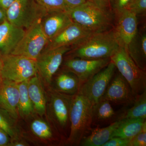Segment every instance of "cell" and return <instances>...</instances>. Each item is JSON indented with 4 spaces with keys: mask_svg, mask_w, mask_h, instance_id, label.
Returning a JSON list of instances; mask_svg holds the SVG:
<instances>
[{
    "mask_svg": "<svg viewBox=\"0 0 146 146\" xmlns=\"http://www.w3.org/2000/svg\"><path fill=\"white\" fill-rule=\"evenodd\" d=\"M113 28L90 35L71 47L64 56L89 60L110 58L120 46Z\"/></svg>",
    "mask_w": 146,
    "mask_h": 146,
    "instance_id": "cell-1",
    "label": "cell"
},
{
    "mask_svg": "<svg viewBox=\"0 0 146 146\" xmlns=\"http://www.w3.org/2000/svg\"><path fill=\"white\" fill-rule=\"evenodd\" d=\"M72 21L92 33L107 31L113 28L115 15L110 9L100 7L88 1L68 11Z\"/></svg>",
    "mask_w": 146,
    "mask_h": 146,
    "instance_id": "cell-2",
    "label": "cell"
},
{
    "mask_svg": "<svg viewBox=\"0 0 146 146\" xmlns=\"http://www.w3.org/2000/svg\"><path fill=\"white\" fill-rule=\"evenodd\" d=\"M93 105L78 93L74 96L71 108L70 128L65 145L80 146L82 141L91 133L92 129Z\"/></svg>",
    "mask_w": 146,
    "mask_h": 146,
    "instance_id": "cell-3",
    "label": "cell"
},
{
    "mask_svg": "<svg viewBox=\"0 0 146 146\" xmlns=\"http://www.w3.org/2000/svg\"><path fill=\"white\" fill-rule=\"evenodd\" d=\"M47 88V119L65 142L70 134V116L74 95L61 94Z\"/></svg>",
    "mask_w": 146,
    "mask_h": 146,
    "instance_id": "cell-4",
    "label": "cell"
},
{
    "mask_svg": "<svg viewBox=\"0 0 146 146\" xmlns=\"http://www.w3.org/2000/svg\"><path fill=\"white\" fill-rule=\"evenodd\" d=\"M110 58L136 96L146 91V72L134 63L125 47L120 46Z\"/></svg>",
    "mask_w": 146,
    "mask_h": 146,
    "instance_id": "cell-5",
    "label": "cell"
},
{
    "mask_svg": "<svg viewBox=\"0 0 146 146\" xmlns=\"http://www.w3.org/2000/svg\"><path fill=\"white\" fill-rule=\"evenodd\" d=\"M6 12L10 23L26 30L47 13L35 0H15Z\"/></svg>",
    "mask_w": 146,
    "mask_h": 146,
    "instance_id": "cell-6",
    "label": "cell"
},
{
    "mask_svg": "<svg viewBox=\"0 0 146 146\" xmlns=\"http://www.w3.org/2000/svg\"><path fill=\"white\" fill-rule=\"evenodd\" d=\"M3 79L17 83L28 80L37 72L36 60L11 54L2 55Z\"/></svg>",
    "mask_w": 146,
    "mask_h": 146,
    "instance_id": "cell-7",
    "label": "cell"
},
{
    "mask_svg": "<svg viewBox=\"0 0 146 146\" xmlns=\"http://www.w3.org/2000/svg\"><path fill=\"white\" fill-rule=\"evenodd\" d=\"M40 21L27 30L23 38L10 54L36 60L48 42L42 30Z\"/></svg>",
    "mask_w": 146,
    "mask_h": 146,
    "instance_id": "cell-8",
    "label": "cell"
},
{
    "mask_svg": "<svg viewBox=\"0 0 146 146\" xmlns=\"http://www.w3.org/2000/svg\"><path fill=\"white\" fill-rule=\"evenodd\" d=\"M70 49V46H64L44 50L36 58L37 72L45 87L50 86L53 76L60 69L65 54Z\"/></svg>",
    "mask_w": 146,
    "mask_h": 146,
    "instance_id": "cell-9",
    "label": "cell"
},
{
    "mask_svg": "<svg viewBox=\"0 0 146 146\" xmlns=\"http://www.w3.org/2000/svg\"><path fill=\"white\" fill-rule=\"evenodd\" d=\"M116 68L110 60L109 64L82 85L78 93L94 105L101 100L115 74Z\"/></svg>",
    "mask_w": 146,
    "mask_h": 146,
    "instance_id": "cell-10",
    "label": "cell"
},
{
    "mask_svg": "<svg viewBox=\"0 0 146 146\" xmlns=\"http://www.w3.org/2000/svg\"><path fill=\"white\" fill-rule=\"evenodd\" d=\"M110 58L89 60L64 56L61 68L72 72L78 77L80 86L93 76L105 68Z\"/></svg>",
    "mask_w": 146,
    "mask_h": 146,
    "instance_id": "cell-11",
    "label": "cell"
},
{
    "mask_svg": "<svg viewBox=\"0 0 146 146\" xmlns=\"http://www.w3.org/2000/svg\"><path fill=\"white\" fill-rule=\"evenodd\" d=\"M136 96L130 85L119 72L113 76L100 100H106L115 104L132 105Z\"/></svg>",
    "mask_w": 146,
    "mask_h": 146,
    "instance_id": "cell-12",
    "label": "cell"
},
{
    "mask_svg": "<svg viewBox=\"0 0 146 146\" xmlns=\"http://www.w3.org/2000/svg\"><path fill=\"white\" fill-rule=\"evenodd\" d=\"M113 30L120 46L126 48L136 35L138 31L137 16L126 9L115 15Z\"/></svg>",
    "mask_w": 146,
    "mask_h": 146,
    "instance_id": "cell-13",
    "label": "cell"
},
{
    "mask_svg": "<svg viewBox=\"0 0 146 146\" xmlns=\"http://www.w3.org/2000/svg\"><path fill=\"white\" fill-rule=\"evenodd\" d=\"M94 33L73 22L54 38L49 40L44 50L70 46L78 43Z\"/></svg>",
    "mask_w": 146,
    "mask_h": 146,
    "instance_id": "cell-14",
    "label": "cell"
},
{
    "mask_svg": "<svg viewBox=\"0 0 146 146\" xmlns=\"http://www.w3.org/2000/svg\"><path fill=\"white\" fill-rule=\"evenodd\" d=\"M18 83L3 79L0 86V108L6 111L15 120L19 118Z\"/></svg>",
    "mask_w": 146,
    "mask_h": 146,
    "instance_id": "cell-15",
    "label": "cell"
},
{
    "mask_svg": "<svg viewBox=\"0 0 146 146\" xmlns=\"http://www.w3.org/2000/svg\"><path fill=\"white\" fill-rule=\"evenodd\" d=\"M73 22L68 11H60L47 13L41 19L40 24L49 41Z\"/></svg>",
    "mask_w": 146,
    "mask_h": 146,
    "instance_id": "cell-16",
    "label": "cell"
},
{
    "mask_svg": "<svg viewBox=\"0 0 146 146\" xmlns=\"http://www.w3.org/2000/svg\"><path fill=\"white\" fill-rule=\"evenodd\" d=\"M24 29L10 23L7 20L0 24V53L10 54L25 33Z\"/></svg>",
    "mask_w": 146,
    "mask_h": 146,
    "instance_id": "cell-17",
    "label": "cell"
},
{
    "mask_svg": "<svg viewBox=\"0 0 146 146\" xmlns=\"http://www.w3.org/2000/svg\"><path fill=\"white\" fill-rule=\"evenodd\" d=\"M80 87L78 77L74 73L62 68L59 69L53 76L49 86L55 91L71 96L77 94Z\"/></svg>",
    "mask_w": 146,
    "mask_h": 146,
    "instance_id": "cell-18",
    "label": "cell"
},
{
    "mask_svg": "<svg viewBox=\"0 0 146 146\" xmlns=\"http://www.w3.org/2000/svg\"><path fill=\"white\" fill-rule=\"evenodd\" d=\"M39 117L35 118L31 123V131L33 134L39 140L47 141L51 145H65L64 139L49 121L48 119L46 121L42 117Z\"/></svg>",
    "mask_w": 146,
    "mask_h": 146,
    "instance_id": "cell-19",
    "label": "cell"
},
{
    "mask_svg": "<svg viewBox=\"0 0 146 146\" xmlns=\"http://www.w3.org/2000/svg\"><path fill=\"white\" fill-rule=\"evenodd\" d=\"M28 91L35 114L43 117L46 112V92L38 73L29 80Z\"/></svg>",
    "mask_w": 146,
    "mask_h": 146,
    "instance_id": "cell-20",
    "label": "cell"
},
{
    "mask_svg": "<svg viewBox=\"0 0 146 146\" xmlns=\"http://www.w3.org/2000/svg\"><path fill=\"white\" fill-rule=\"evenodd\" d=\"M125 48L136 65L143 70L146 71L145 27L138 29L136 35Z\"/></svg>",
    "mask_w": 146,
    "mask_h": 146,
    "instance_id": "cell-21",
    "label": "cell"
},
{
    "mask_svg": "<svg viewBox=\"0 0 146 146\" xmlns=\"http://www.w3.org/2000/svg\"><path fill=\"white\" fill-rule=\"evenodd\" d=\"M120 112H115L110 102L100 100L93 105L92 125L100 127L103 125H110L119 121Z\"/></svg>",
    "mask_w": 146,
    "mask_h": 146,
    "instance_id": "cell-22",
    "label": "cell"
},
{
    "mask_svg": "<svg viewBox=\"0 0 146 146\" xmlns=\"http://www.w3.org/2000/svg\"><path fill=\"white\" fill-rule=\"evenodd\" d=\"M120 120L116 121L104 127L92 129L89 135L80 143L81 146H103L113 137L115 129L119 125Z\"/></svg>",
    "mask_w": 146,
    "mask_h": 146,
    "instance_id": "cell-23",
    "label": "cell"
},
{
    "mask_svg": "<svg viewBox=\"0 0 146 146\" xmlns=\"http://www.w3.org/2000/svg\"><path fill=\"white\" fill-rule=\"evenodd\" d=\"M146 125V120L126 119L120 120L119 125L115 129L113 137L132 139L143 130Z\"/></svg>",
    "mask_w": 146,
    "mask_h": 146,
    "instance_id": "cell-24",
    "label": "cell"
},
{
    "mask_svg": "<svg viewBox=\"0 0 146 146\" xmlns=\"http://www.w3.org/2000/svg\"><path fill=\"white\" fill-rule=\"evenodd\" d=\"M133 106L120 113L119 120L126 119H146V91L136 96Z\"/></svg>",
    "mask_w": 146,
    "mask_h": 146,
    "instance_id": "cell-25",
    "label": "cell"
},
{
    "mask_svg": "<svg viewBox=\"0 0 146 146\" xmlns=\"http://www.w3.org/2000/svg\"><path fill=\"white\" fill-rule=\"evenodd\" d=\"M29 80L18 83V115L19 117L23 119L30 118L35 114L33 106L29 96L28 91Z\"/></svg>",
    "mask_w": 146,
    "mask_h": 146,
    "instance_id": "cell-26",
    "label": "cell"
},
{
    "mask_svg": "<svg viewBox=\"0 0 146 146\" xmlns=\"http://www.w3.org/2000/svg\"><path fill=\"white\" fill-rule=\"evenodd\" d=\"M16 121L6 111L0 108V128L9 135L11 141L18 139V131L15 125Z\"/></svg>",
    "mask_w": 146,
    "mask_h": 146,
    "instance_id": "cell-27",
    "label": "cell"
},
{
    "mask_svg": "<svg viewBox=\"0 0 146 146\" xmlns=\"http://www.w3.org/2000/svg\"><path fill=\"white\" fill-rule=\"evenodd\" d=\"M47 12L68 11L70 9L64 0H35Z\"/></svg>",
    "mask_w": 146,
    "mask_h": 146,
    "instance_id": "cell-28",
    "label": "cell"
},
{
    "mask_svg": "<svg viewBox=\"0 0 146 146\" xmlns=\"http://www.w3.org/2000/svg\"><path fill=\"white\" fill-rule=\"evenodd\" d=\"M134 0H110V8L115 15L128 9Z\"/></svg>",
    "mask_w": 146,
    "mask_h": 146,
    "instance_id": "cell-29",
    "label": "cell"
},
{
    "mask_svg": "<svg viewBox=\"0 0 146 146\" xmlns=\"http://www.w3.org/2000/svg\"><path fill=\"white\" fill-rule=\"evenodd\" d=\"M128 9L137 16H144L146 12V0H134Z\"/></svg>",
    "mask_w": 146,
    "mask_h": 146,
    "instance_id": "cell-30",
    "label": "cell"
},
{
    "mask_svg": "<svg viewBox=\"0 0 146 146\" xmlns=\"http://www.w3.org/2000/svg\"><path fill=\"white\" fill-rule=\"evenodd\" d=\"M146 146V125L140 133L131 139L129 146Z\"/></svg>",
    "mask_w": 146,
    "mask_h": 146,
    "instance_id": "cell-31",
    "label": "cell"
},
{
    "mask_svg": "<svg viewBox=\"0 0 146 146\" xmlns=\"http://www.w3.org/2000/svg\"><path fill=\"white\" fill-rule=\"evenodd\" d=\"M130 139L119 137H113L103 146H129Z\"/></svg>",
    "mask_w": 146,
    "mask_h": 146,
    "instance_id": "cell-32",
    "label": "cell"
},
{
    "mask_svg": "<svg viewBox=\"0 0 146 146\" xmlns=\"http://www.w3.org/2000/svg\"><path fill=\"white\" fill-rule=\"evenodd\" d=\"M11 141V138L9 135L0 128V146H9Z\"/></svg>",
    "mask_w": 146,
    "mask_h": 146,
    "instance_id": "cell-33",
    "label": "cell"
},
{
    "mask_svg": "<svg viewBox=\"0 0 146 146\" xmlns=\"http://www.w3.org/2000/svg\"><path fill=\"white\" fill-rule=\"evenodd\" d=\"M70 9L74 8L90 0H64Z\"/></svg>",
    "mask_w": 146,
    "mask_h": 146,
    "instance_id": "cell-34",
    "label": "cell"
},
{
    "mask_svg": "<svg viewBox=\"0 0 146 146\" xmlns=\"http://www.w3.org/2000/svg\"><path fill=\"white\" fill-rule=\"evenodd\" d=\"M94 4L102 8L110 9V0H90Z\"/></svg>",
    "mask_w": 146,
    "mask_h": 146,
    "instance_id": "cell-35",
    "label": "cell"
},
{
    "mask_svg": "<svg viewBox=\"0 0 146 146\" xmlns=\"http://www.w3.org/2000/svg\"><path fill=\"white\" fill-rule=\"evenodd\" d=\"M15 0H0V7L6 10Z\"/></svg>",
    "mask_w": 146,
    "mask_h": 146,
    "instance_id": "cell-36",
    "label": "cell"
},
{
    "mask_svg": "<svg viewBox=\"0 0 146 146\" xmlns=\"http://www.w3.org/2000/svg\"><path fill=\"white\" fill-rule=\"evenodd\" d=\"M28 144L25 142L21 140H18V139L16 140H13L11 141L10 144L9 146H28Z\"/></svg>",
    "mask_w": 146,
    "mask_h": 146,
    "instance_id": "cell-37",
    "label": "cell"
},
{
    "mask_svg": "<svg viewBox=\"0 0 146 146\" xmlns=\"http://www.w3.org/2000/svg\"><path fill=\"white\" fill-rule=\"evenodd\" d=\"M7 20L6 10L0 7V24Z\"/></svg>",
    "mask_w": 146,
    "mask_h": 146,
    "instance_id": "cell-38",
    "label": "cell"
},
{
    "mask_svg": "<svg viewBox=\"0 0 146 146\" xmlns=\"http://www.w3.org/2000/svg\"><path fill=\"white\" fill-rule=\"evenodd\" d=\"M2 55L0 53V86H1L3 80L2 77Z\"/></svg>",
    "mask_w": 146,
    "mask_h": 146,
    "instance_id": "cell-39",
    "label": "cell"
}]
</instances>
